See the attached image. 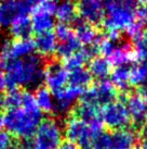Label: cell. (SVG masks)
<instances>
[{"label": "cell", "instance_id": "1", "mask_svg": "<svg viewBox=\"0 0 147 149\" xmlns=\"http://www.w3.org/2000/svg\"><path fill=\"white\" fill-rule=\"evenodd\" d=\"M3 70L7 89L37 88L43 84V59L38 54H29L21 59L10 58L0 62Z\"/></svg>", "mask_w": 147, "mask_h": 149}, {"label": "cell", "instance_id": "2", "mask_svg": "<svg viewBox=\"0 0 147 149\" xmlns=\"http://www.w3.org/2000/svg\"><path fill=\"white\" fill-rule=\"evenodd\" d=\"M3 127L7 132L16 138L33 137L38 124L42 120V112L40 110L32 111L19 107L9 109L2 112Z\"/></svg>", "mask_w": 147, "mask_h": 149}, {"label": "cell", "instance_id": "3", "mask_svg": "<svg viewBox=\"0 0 147 149\" xmlns=\"http://www.w3.org/2000/svg\"><path fill=\"white\" fill-rule=\"evenodd\" d=\"M104 2V1H103ZM105 17L101 27L103 31H122L128 25L136 20L137 2L135 0H117L104 2Z\"/></svg>", "mask_w": 147, "mask_h": 149}, {"label": "cell", "instance_id": "4", "mask_svg": "<svg viewBox=\"0 0 147 149\" xmlns=\"http://www.w3.org/2000/svg\"><path fill=\"white\" fill-rule=\"evenodd\" d=\"M118 91L108 79H96L79 97V102L102 109L118 98Z\"/></svg>", "mask_w": 147, "mask_h": 149}, {"label": "cell", "instance_id": "5", "mask_svg": "<svg viewBox=\"0 0 147 149\" xmlns=\"http://www.w3.org/2000/svg\"><path fill=\"white\" fill-rule=\"evenodd\" d=\"M64 135L66 141L77 145L79 149H91L93 137L103 130H95L71 114H67L64 119Z\"/></svg>", "mask_w": 147, "mask_h": 149}, {"label": "cell", "instance_id": "6", "mask_svg": "<svg viewBox=\"0 0 147 149\" xmlns=\"http://www.w3.org/2000/svg\"><path fill=\"white\" fill-rule=\"evenodd\" d=\"M61 121L48 116L40 121L34 134V141L38 149H56L62 143Z\"/></svg>", "mask_w": 147, "mask_h": 149}, {"label": "cell", "instance_id": "7", "mask_svg": "<svg viewBox=\"0 0 147 149\" xmlns=\"http://www.w3.org/2000/svg\"><path fill=\"white\" fill-rule=\"evenodd\" d=\"M43 85L52 96L56 95L68 85V71L64 68L61 60L55 57L43 59Z\"/></svg>", "mask_w": 147, "mask_h": 149}, {"label": "cell", "instance_id": "8", "mask_svg": "<svg viewBox=\"0 0 147 149\" xmlns=\"http://www.w3.org/2000/svg\"><path fill=\"white\" fill-rule=\"evenodd\" d=\"M103 125L108 131H118L130 126V116L122 100L117 99L101 109Z\"/></svg>", "mask_w": 147, "mask_h": 149}, {"label": "cell", "instance_id": "9", "mask_svg": "<svg viewBox=\"0 0 147 149\" xmlns=\"http://www.w3.org/2000/svg\"><path fill=\"white\" fill-rule=\"evenodd\" d=\"M117 99L122 100L124 102L130 116L131 124L133 125L135 131H139L144 125L147 124V101L137 91L119 93Z\"/></svg>", "mask_w": 147, "mask_h": 149}, {"label": "cell", "instance_id": "10", "mask_svg": "<svg viewBox=\"0 0 147 149\" xmlns=\"http://www.w3.org/2000/svg\"><path fill=\"white\" fill-rule=\"evenodd\" d=\"M35 6V0H0V29H8L14 19L28 15Z\"/></svg>", "mask_w": 147, "mask_h": 149}, {"label": "cell", "instance_id": "11", "mask_svg": "<svg viewBox=\"0 0 147 149\" xmlns=\"http://www.w3.org/2000/svg\"><path fill=\"white\" fill-rule=\"evenodd\" d=\"M75 6L80 20L98 29L101 27L105 17V7L103 0H77Z\"/></svg>", "mask_w": 147, "mask_h": 149}, {"label": "cell", "instance_id": "12", "mask_svg": "<svg viewBox=\"0 0 147 149\" xmlns=\"http://www.w3.org/2000/svg\"><path fill=\"white\" fill-rule=\"evenodd\" d=\"M108 61L111 66H121L129 65L131 63L135 62V54L134 48L132 42L129 39L121 38L118 42L116 48L108 57Z\"/></svg>", "mask_w": 147, "mask_h": 149}, {"label": "cell", "instance_id": "13", "mask_svg": "<svg viewBox=\"0 0 147 149\" xmlns=\"http://www.w3.org/2000/svg\"><path fill=\"white\" fill-rule=\"evenodd\" d=\"M33 42L34 46H35V51L42 59H48L51 58V57H54L57 40L52 31L36 34Z\"/></svg>", "mask_w": 147, "mask_h": 149}, {"label": "cell", "instance_id": "14", "mask_svg": "<svg viewBox=\"0 0 147 149\" xmlns=\"http://www.w3.org/2000/svg\"><path fill=\"white\" fill-rule=\"evenodd\" d=\"M111 149H131L136 147L139 141V134L134 128H123L110 133Z\"/></svg>", "mask_w": 147, "mask_h": 149}, {"label": "cell", "instance_id": "15", "mask_svg": "<svg viewBox=\"0 0 147 149\" xmlns=\"http://www.w3.org/2000/svg\"><path fill=\"white\" fill-rule=\"evenodd\" d=\"M73 29L75 36L80 42L82 46L91 45L98 35V29L93 25L83 22L78 17V20L73 24Z\"/></svg>", "mask_w": 147, "mask_h": 149}, {"label": "cell", "instance_id": "16", "mask_svg": "<svg viewBox=\"0 0 147 149\" xmlns=\"http://www.w3.org/2000/svg\"><path fill=\"white\" fill-rule=\"evenodd\" d=\"M109 82L118 91V93L130 91V66L121 65L111 68L109 72Z\"/></svg>", "mask_w": 147, "mask_h": 149}, {"label": "cell", "instance_id": "17", "mask_svg": "<svg viewBox=\"0 0 147 149\" xmlns=\"http://www.w3.org/2000/svg\"><path fill=\"white\" fill-rule=\"evenodd\" d=\"M9 27L13 39H27L32 37V35L34 34L30 17L28 15L17 17L13 20Z\"/></svg>", "mask_w": 147, "mask_h": 149}, {"label": "cell", "instance_id": "18", "mask_svg": "<svg viewBox=\"0 0 147 149\" xmlns=\"http://www.w3.org/2000/svg\"><path fill=\"white\" fill-rule=\"evenodd\" d=\"M54 15L58 23L73 25L78 20L75 2L73 0H63L61 3H57Z\"/></svg>", "mask_w": 147, "mask_h": 149}, {"label": "cell", "instance_id": "19", "mask_svg": "<svg viewBox=\"0 0 147 149\" xmlns=\"http://www.w3.org/2000/svg\"><path fill=\"white\" fill-rule=\"evenodd\" d=\"M111 64L109 63L108 59L102 56H95L88 61V70L92 75V77L95 79H105L109 75L111 70Z\"/></svg>", "mask_w": 147, "mask_h": 149}, {"label": "cell", "instance_id": "20", "mask_svg": "<svg viewBox=\"0 0 147 149\" xmlns=\"http://www.w3.org/2000/svg\"><path fill=\"white\" fill-rule=\"evenodd\" d=\"M92 83H93V77L90 74L89 70L84 66L68 71V85L69 86L78 87L80 89L86 91Z\"/></svg>", "mask_w": 147, "mask_h": 149}, {"label": "cell", "instance_id": "21", "mask_svg": "<svg viewBox=\"0 0 147 149\" xmlns=\"http://www.w3.org/2000/svg\"><path fill=\"white\" fill-rule=\"evenodd\" d=\"M34 96H35V100H36V104L39 110L48 116H53L54 104L52 100V94L43 84L35 89Z\"/></svg>", "mask_w": 147, "mask_h": 149}, {"label": "cell", "instance_id": "22", "mask_svg": "<svg viewBox=\"0 0 147 149\" xmlns=\"http://www.w3.org/2000/svg\"><path fill=\"white\" fill-rule=\"evenodd\" d=\"M35 51L33 39H12L10 42L9 54L10 58L21 59L27 57L29 54H33Z\"/></svg>", "mask_w": 147, "mask_h": 149}, {"label": "cell", "instance_id": "23", "mask_svg": "<svg viewBox=\"0 0 147 149\" xmlns=\"http://www.w3.org/2000/svg\"><path fill=\"white\" fill-rule=\"evenodd\" d=\"M81 49L82 45L76 38V36H74V37H71L68 40L60 42L57 44L56 48H55V52H54V57L58 59V60L63 61L64 59L68 58L70 56L79 52Z\"/></svg>", "mask_w": 147, "mask_h": 149}, {"label": "cell", "instance_id": "24", "mask_svg": "<svg viewBox=\"0 0 147 149\" xmlns=\"http://www.w3.org/2000/svg\"><path fill=\"white\" fill-rule=\"evenodd\" d=\"M30 22L33 26V31L35 34L50 32L54 29L53 17L39 12L30 13Z\"/></svg>", "mask_w": 147, "mask_h": 149}, {"label": "cell", "instance_id": "25", "mask_svg": "<svg viewBox=\"0 0 147 149\" xmlns=\"http://www.w3.org/2000/svg\"><path fill=\"white\" fill-rule=\"evenodd\" d=\"M22 89L23 88H14L7 89L2 95V104L4 110L15 109L22 104Z\"/></svg>", "mask_w": 147, "mask_h": 149}, {"label": "cell", "instance_id": "26", "mask_svg": "<svg viewBox=\"0 0 147 149\" xmlns=\"http://www.w3.org/2000/svg\"><path fill=\"white\" fill-rule=\"evenodd\" d=\"M147 81V64L136 62L130 68V84L131 86L139 87Z\"/></svg>", "mask_w": 147, "mask_h": 149}, {"label": "cell", "instance_id": "27", "mask_svg": "<svg viewBox=\"0 0 147 149\" xmlns=\"http://www.w3.org/2000/svg\"><path fill=\"white\" fill-rule=\"evenodd\" d=\"M143 25L144 24L139 21V19H136V20H134L132 23H130L126 29H123L126 35H127L128 39L131 42H134L143 37V34H144Z\"/></svg>", "mask_w": 147, "mask_h": 149}, {"label": "cell", "instance_id": "28", "mask_svg": "<svg viewBox=\"0 0 147 149\" xmlns=\"http://www.w3.org/2000/svg\"><path fill=\"white\" fill-rule=\"evenodd\" d=\"M57 7V0H35V6L32 12L45 13L53 17Z\"/></svg>", "mask_w": 147, "mask_h": 149}, {"label": "cell", "instance_id": "29", "mask_svg": "<svg viewBox=\"0 0 147 149\" xmlns=\"http://www.w3.org/2000/svg\"><path fill=\"white\" fill-rule=\"evenodd\" d=\"M91 149H111V137L110 133L101 131L92 139Z\"/></svg>", "mask_w": 147, "mask_h": 149}, {"label": "cell", "instance_id": "30", "mask_svg": "<svg viewBox=\"0 0 147 149\" xmlns=\"http://www.w3.org/2000/svg\"><path fill=\"white\" fill-rule=\"evenodd\" d=\"M63 65L67 71H71V70H75V69H77V68H81V66H84L86 63H88V60L87 58L84 57V54H82V51L80 50L79 52L77 54H73V56H70L68 58L64 59L63 61Z\"/></svg>", "mask_w": 147, "mask_h": 149}, {"label": "cell", "instance_id": "31", "mask_svg": "<svg viewBox=\"0 0 147 149\" xmlns=\"http://www.w3.org/2000/svg\"><path fill=\"white\" fill-rule=\"evenodd\" d=\"M53 33L55 35L56 40H58V42H65V40H68L75 36L74 29L70 25L61 24V23H57L56 25H54Z\"/></svg>", "mask_w": 147, "mask_h": 149}, {"label": "cell", "instance_id": "32", "mask_svg": "<svg viewBox=\"0 0 147 149\" xmlns=\"http://www.w3.org/2000/svg\"><path fill=\"white\" fill-rule=\"evenodd\" d=\"M139 149H147V124L139 130Z\"/></svg>", "mask_w": 147, "mask_h": 149}, {"label": "cell", "instance_id": "33", "mask_svg": "<svg viewBox=\"0 0 147 149\" xmlns=\"http://www.w3.org/2000/svg\"><path fill=\"white\" fill-rule=\"evenodd\" d=\"M136 19H139L143 24H147V4L141 6L136 10Z\"/></svg>", "mask_w": 147, "mask_h": 149}, {"label": "cell", "instance_id": "34", "mask_svg": "<svg viewBox=\"0 0 147 149\" xmlns=\"http://www.w3.org/2000/svg\"><path fill=\"white\" fill-rule=\"evenodd\" d=\"M56 149H79V147L65 139V141H62V143L58 145V147Z\"/></svg>", "mask_w": 147, "mask_h": 149}, {"label": "cell", "instance_id": "35", "mask_svg": "<svg viewBox=\"0 0 147 149\" xmlns=\"http://www.w3.org/2000/svg\"><path fill=\"white\" fill-rule=\"evenodd\" d=\"M142 40H143L144 45L147 47V29H144V34H143V38H142Z\"/></svg>", "mask_w": 147, "mask_h": 149}, {"label": "cell", "instance_id": "36", "mask_svg": "<svg viewBox=\"0 0 147 149\" xmlns=\"http://www.w3.org/2000/svg\"><path fill=\"white\" fill-rule=\"evenodd\" d=\"M137 4H141V6H146L147 4V0H135Z\"/></svg>", "mask_w": 147, "mask_h": 149}, {"label": "cell", "instance_id": "37", "mask_svg": "<svg viewBox=\"0 0 147 149\" xmlns=\"http://www.w3.org/2000/svg\"><path fill=\"white\" fill-rule=\"evenodd\" d=\"M3 128V120H2V113H0V131Z\"/></svg>", "mask_w": 147, "mask_h": 149}, {"label": "cell", "instance_id": "38", "mask_svg": "<svg viewBox=\"0 0 147 149\" xmlns=\"http://www.w3.org/2000/svg\"><path fill=\"white\" fill-rule=\"evenodd\" d=\"M2 74V68H1V64H0V75Z\"/></svg>", "mask_w": 147, "mask_h": 149}, {"label": "cell", "instance_id": "39", "mask_svg": "<svg viewBox=\"0 0 147 149\" xmlns=\"http://www.w3.org/2000/svg\"><path fill=\"white\" fill-rule=\"evenodd\" d=\"M131 149H139L137 147H133V148H131Z\"/></svg>", "mask_w": 147, "mask_h": 149}, {"label": "cell", "instance_id": "40", "mask_svg": "<svg viewBox=\"0 0 147 149\" xmlns=\"http://www.w3.org/2000/svg\"><path fill=\"white\" fill-rule=\"evenodd\" d=\"M146 114H147V108H146Z\"/></svg>", "mask_w": 147, "mask_h": 149}]
</instances>
